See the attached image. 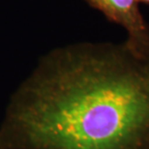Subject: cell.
<instances>
[{"label":"cell","instance_id":"obj_3","mask_svg":"<svg viewBox=\"0 0 149 149\" xmlns=\"http://www.w3.org/2000/svg\"><path fill=\"white\" fill-rule=\"evenodd\" d=\"M139 2L144 3V4H149V0H139Z\"/></svg>","mask_w":149,"mask_h":149},{"label":"cell","instance_id":"obj_2","mask_svg":"<svg viewBox=\"0 0 149 149\" xmlns=\"http://www.w3.org/2000/svg\"><path fill=\"white\" fill-rule=\"evenodd\" d=\"M111 22L127 31L124 46L139 58L149 60V26L139 7V0H85Z\"/></svg>","mask_w":149,"mask_h":149},{"label":"cell","instance_id":"obj_1","mask_svg":"<svg viewBox=\"0 0 149 149\" xmlns=\"http://www.w3.org/2000/svg\"><path fill=\"white\" fill-rule=\"evenodd\" d=\"M0 149H149V60L124 44L52 49L9 99Z\"/></svg>","mask_w":149,"mask_h":149}]
</instances>
